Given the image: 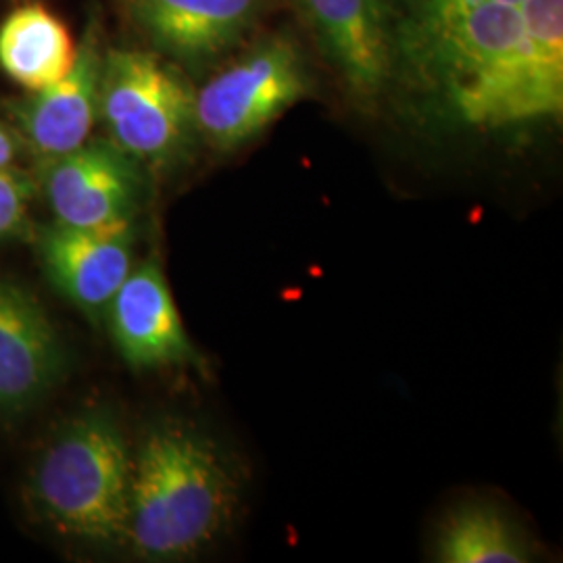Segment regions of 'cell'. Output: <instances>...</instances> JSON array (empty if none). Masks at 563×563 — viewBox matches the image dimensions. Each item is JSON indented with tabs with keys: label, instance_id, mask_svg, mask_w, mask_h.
<instances>
[{
	"label": "cell",
	"instance_id": "cell-1",
	"mask_svg": "<svg viewBox=\"0 0 563 563\" xmlns=\"http://www.w3.org/2000/svg\"><path fill=\"white\" fill-rule=\"evenodd\" d=\"M395 76L472 128L560 118L563 0H388Z\"/></svg>",
	"mask_w": 563,
	"mask_h": 563
},
{
	"label": "cell",
	"instance_id": "cell-2",
	"mask_svg": "<svg viewBox=\"0 0 563 563\" xmlns=\"http://www.w3.org/2000/svg\"><path fill=\"white\" fill-rule=\"evenodd\" d=\"M239 484L220 449L181 426L153 428L132 462L128 541L146 560L201 551L232 522Z\"/></svg>",
	"mask_w": 563,
	"mask_h": 563
},
{
	"label": "cell",
	"instance_id": "cell-3",
	"mask_svg": "<svg viewBox=\"0 0 563 563\" xmlns=\"http://www.w3.org/2000/svg\"><path fill=\"white\" fill-rule=\"evenodd\" d=\"M132 462L118 420L101 409L86 411L42 453L32 476L36 507L63 534L128 541Z\"/></svg>",
	"mask_w": 563,
	"mask_h": 563
},
{
	"label": "cell",
	"instance_id": "cell-4",
	"mask_svg": "<svg viewBox=\"0 0 563 563\" xmlns=\"http://www.w3.org/2000/svg\"><path fill=\"white\" fill-rule=\"evenodd\" d=\"M195 90L157 55L118 48L102 55L99 115L111 142L136 162L165 165L192 134Z\"/></svg>",
	"mask_w": 563,
	"mask_h": 563
},
{
	"label": "cell",
	"instance_id": "cell-5",
	"mask_svg": "<svg viewBox=\"0 0 563 563\" xmlns=\"http://www.w3.org/2000/svg\"><path fill=\"white\" fill-rule=\"evenodd\" d=\"M307 90L299 48L288 38H267L195 95L197 130L220 151L239 148L301 101Z\"/></svg>",
	"mask_w": 563,
	"mask_h": 563
},
{
	"label": "cell",
	"instance_id": "cell-6",
	"mask_svg": "<svg viewBox=\"0 0 563 563\" xmlns=\"http://www.w3.org/2000/svg\"><path fill=\"white\" fill-rule=\"evenodd\" d=\"M136 159L115 142H84L76 151L46 159L42 188L57 222L74 228H123L141 195Z\"/></svg>",
	"mask_w": 563,
	"mask_h": 563
},
{
	"label": "cell",
	"instance_id": "cell-7",
	"mask_svg": "<svg viewBox=\"0 0 563 563\" xmlns=\"http://www.w3.org/2000/svg\"><path fill=\"white\" fill-rule=\"evenodd\" d=\"M323 57L355 97L374 99L395 78L388 0H290Z\"/></svg>",
	"mask_w": 563,
	"mask_h": 563
},
{
	"label": "cell",
	"instance_id": "cell-8",
	"mask_svg": "<svg viewBox=\"0 0 563 563\" xmlns=\"http://www.w3.org/2000/svg\"><path fill=\"white\" fill-rule=\"evenodd\" d=\"M65 374V349L42 302L0 282V413L32 409Z\"/></svg>",
	"mask_w": 563,
	"mask_h": 563
},
{
	"label": "cell",
	"instance_id": "cell-9",
	"mask_svg": "<svg viewBox=\"0 0 563 563\" xmlns=\"http://www.w3.org/2000/svg\"><path fill=\"white\" fill-rule=\"evenodd\" d=\"M132 239V225L74 228L57 222L38 234V257L60 295L99 320L134 267Z\"/></svg>",
	"mask_w": 563,
	"mask_h": 563
},
{
	"label": "cell",
	"instance_id": "cell-10",
	"mask_svg": "<svg viewBox=\"0 0 563 563\" xmlns=\"http://www.w3.org/2000/svg\"><path fill=\"white\" fill-rule=\"evenodd\" d=\"M104 318L121 360L134 369L184 365L197 360L157 262L132 267L109 302Z\"/></svg>",
	"mask_w": 563,
	"mask_h": 563
},
{
	"label": "cell",
	"instance_id": "cell-11",
	"mask_svg": "<svg viewBox=\"0 0 563 563\" xmlns=\"http://www.w3.org/2000/svg\"><path fill=\"white\" fill-rule=\"evenodd\" d=\"M101 69V46L95 32H88L69 71L13 107L23 136L44 159L71 153L88 141L99 118Z\"/></svg>",
	"mask_w": 563,
	"mask_h": 563
},
{
	"label": "cell",
	"instance_id": "cell-12",
	"mask_svg": "<svg viewBox=\"0 0 563 563\" xmlns=\"http://www.w3.org/2000/svg\"><path fill=\"white\" fill-rule=\"evenodd\" d=\"M260 0H128L132 20L162 53L188 65L218 59L241 41Z\"/></svg>",
	"mask_w": 563,
	"mask_h": 563
},
{
	"label": "cell",
	"instance_id": "cell-13",
	"mask_svg": "<svg viewBox=\"0 0 563 563\" xmlns=\"http://www.w3.org/2000/svg\"><path fill=\"white\" fill-rule=\"evenodd\" d=\"M67 25L42 4H25L0 23V69L30 92L60 80L76 59Z\"/></svg>",
	"mask_w": 563,
	"mask_h": 563
},
{
	"label": "cell",
	"instance_id": "cell-14",
	"mask_svg": "<svg viewBox=\"0 0 563 563\" xmlns=\"http://www.w3.org/2000/svg\"><path fill=\"white\" fill-rule=\"evenodd\" d=\"M437 553L444 563L528 562L514 528L488 507H467L453 514L444 523Z\"/></svg>",
	"mask_w": 563,
	"mask_h": 563
},
{
	"label": "cell",
	"instance_id": "cell-15",
	"mask_svg": "<svg viewBox=\"0 0 563 563\" xmlns=\"http://www.w3.org/2000/svg\"><path fill=\"white\" fill-rule=\"evenodd\" d=\"M30 202V181L18 172L0 169V239L20 230Z\"/></svg>",
	"mask_w": 563,
	"mask_h": 563
},
{
	"label": "cell",
	"instance_id": "cell-16",
	"mask_svg": "<svg viewBox=\"0 0 563 563\" xmlns=\"http://www.w3.org/2000/svg\"><path fill=\"white\" fill-rule=\"evenodd\" d=\"M15 157V142L0 128V169L9 167Z\"/></svg>",
	"mask_w": 563,
	"mask_h": 563
}]
</instances>
